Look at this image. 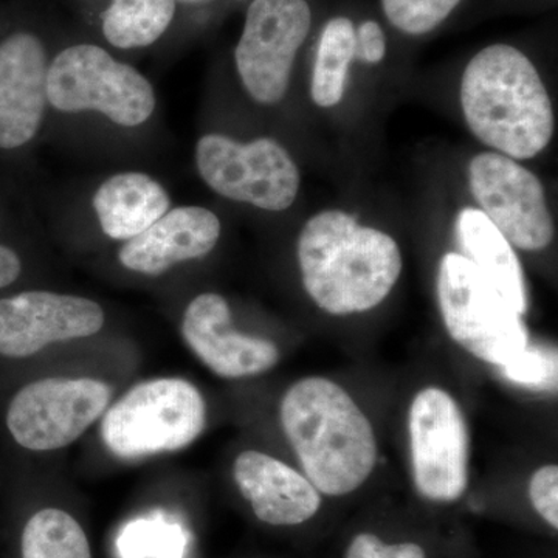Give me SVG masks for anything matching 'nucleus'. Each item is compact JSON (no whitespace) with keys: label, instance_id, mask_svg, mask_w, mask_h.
Listing matches in <instances>:
<instances>
[{"label":"nucleus","instance_id":"nucleus-22","mask_svg":"<svg viewBox=\"0 0 558 558\" xmlns=\"http://www.w3.org/2000/svg\"><path fill=\"white\" fill-rule=\"evenodd\" d=\"M186 537L182 527L165 520H135L121 531V558H182Z\"/></svg>","mask_w":558,"mask_h":558},{"label":"nucleus","instance_id":"nucleus-2","mask_svg":"<svg viewBox=\"0 0 558 558\" xmlns=\"http://www.w3.org/2000/svg\"><path fill=\"white\" fill-rule=\"evenodd\" d=\"M281 424L306 478L330 497L357 490L376 468L368 417L336 381L307 377L281 402Z\"/></svg>","mask_w":558,"mask_h":558},{"label":"nucleus","instance_id":"nucleus-18","mask_svg":"<svg viewBox=\"0 0 558 558\" xmlns=\"http://www.w3.org/2000/svg\"><path fill=\"white\" fill-rule=\"evenodd\" d=\"M457 236L465 258L498 290L517 314L527 310L523 269L510 242L481 209L464 208L457 220Z\"/></svg>","mask_w":558,"mask_h":558},{"label":"nucleus","instance_id":"nucleus-20","mask_svg":"<svg viewBox=\"0 0 558 558\" xmlns=\"http://www.w3.org/2000/svg\"><path fill=\"white\" fill-rule=\"evenodd\" d=\"M354 51L355 31L352 22L348 17L330 20L319 38L312 75V100L319 108H332L343 98Z\"/></svg>","mask_w":558,"mask_h":558},{"label":"nucleus","instance_id":"nucleus-25","mask_svg":"<svg viewBox=\"0 0 558 558\" xmlns=\"http://www.w3.org/2000/svg\"><path fill=\"white\" fill-rule=\"evenodd\" d=\"M529 498L539 515L558 529V469L545 465L538 469L529 484Z\"/></svg>","mask_w":558,"mask_h":558},{"label":"nucleus","instance_id":"nucleus-21","mask_svg":"<svg viewBox=\"0 0 558 558\" xmlns=\"http://www.w3.org/2000/svg\"><path fill=\"white\" fill-rule=\"evenodd\" d=\"M22 558H92L89 539L64 510H39L22 532Z\"/></svg>","mask_w":558,"mask_h":558},{"label":"nucleus","instance_id":"nucleus-1","mask_svg":"<svg viewBox=\"0 0 558 558\" xmlns=\"http://www.w3.org/2000/svg\"><path fill=\"white\" fill-rule=\"evenodd\" d=\"M299 260L304 289L332 315L379 306L402 271L398 242L337 209L307 220L300 234Z\"/></svg>","mask_w":558,"mask_h":558},{"label":"nucleus","instance_id":"nucleus-9","mask_svg":"<svg viewBox=\"0 0 558 558\" xmlns=\"http://www.w3.org/2000/svg\"><path fill=\"white\" fill-rule=\"evenodd\" d=\"M306 0H253L236 47V68L250 97L275 105L286 97L296 53L310 35Z\"/></svg>","mask_w":558,"mask_h":558},{"label":"nucleus","instance_id":"nucleus-5","mask_svg":"<svg viewBox=\"0 0 558 558\" xmlns=\"http://www.w3.org/2000/svg\"><path fill=\"white\" fill-rule=\"evenodd\" d=\"M438 299L451 339L483 362L505 366L529 347L521 315L461 253L440 259Z\"/></svg>","mask_w":558,"mask_h":558},{"label":"nucleus","instance_id":"nucleus-27","mask_svg":"<svg viewBox=\"0 0 558 558\" xmlns=\"http://www.w3.org/2000/svg\"><path fill=\"white\" fill-rule=\"evenodd\" d=\"M387 53V39L380 25L374 21H366L355 32L354 58L359 61L377 64Z\"/></svg>","mask_w":558,"mask_h":558},{"label":"nucleus","instance_id":"nucleus-17","mask_svg":"<svg viewBox=\"0 0 558 558\" xmlns=\"http://www.w3.org/2000/svg\"><path fill=\"white\" fill-rule=\"evenodd\" d=\"M171 199L159 182L143 172H121L102 182L94 209L112 240L130 241L170 211Z\"/></svg>","mask_w":558,"mask_h":558},{"label":"nucleus","instance_id":"nucleus-26","mask_svg":"<svg viewBox=\"0 0 558 558\" xmlns=\"http://www.w3.org/2000/svg\"><path fill=\"white\" fill-rule=\"evenodd\" d=\"M347 558H427L416 543L385 545L373 534H359L347 550Z\"/></svg>","mask_w":558,"mask_h":558},{"label":"nucleus","instance_id":"nucleus-14","mask_svg":"<svg viewBox=\"0 0 558 558\" xmlns=\"http://www.w3.org/2000/svg\"><path fill=\"white\" fill-rule=\"evenodd\" d=\"M47 78L46 49L36 36L16 33L0 44V148L35 137L49 101Z\"/></svg>","mask_w":558,"mask_h":558},{"label":"nucleus","instance_id":"nucleus-10","mask_svg":"<svg viewBox=\"0 0 558 558\" xmlns=\"http://www.w3.org/2000/svg\"><path fill=\"white\" fill-rule=\"evenodd\" d=\"M112 389L95 379L51 377L33 381L11 400L7 425L24 449L68 447L105 413Z\"/></svg>","mask_w":558,"mask_h":558},{"label":"nucleus","instance_id":"nucleus-4","mask_svg":"<svg viewBox=\"0 0 558 558\" xmlns=\"http://www.w3.org/2000/svg\"><path fill=\"white\" fill-rule=\"evenodd\" d=\"M204 398L183 379L143 381L108 410L101 438L116 457L134 459L185 449L204 432Z\"/></svg>","mask_w":558,"mask_h":558},{"label":"nucleus","instance_id":"nucleus-8","mask_svg":"<svg viewBox=\"0 0 558 558\" xmlns=\"http://www.w3.org/2000/svg\"><path fill=\"white\" fill-rule=\"evenodd\" d=\"M409 428L418 494L429 501H457L469 484V432L458 403L444 389H422L411 403Z\"/></svg>","mask_w":558,"mask_h":558},{"label":"nucleus","instance_id":"nucleus-23","mask_svg":"<svg viewBox=\"0 0 558 558\" xmlns=\"http://www.w3.org/2000/svg\"><path fill=\"white\" fill-rule=\"evenodd\" d=\"M461 0H381L389 22L409 35L435 31Z\"/></svg>","mask_w":558,"mask_h":558},{"label":"nucleus","instance_id":"nucleus-6","mask_svg":"<svg viewBox=\"0 0 558 558\" xmlns=\"http://www.w3.org/2000/svg\"><path fill=\"white\" fill-rule=\"evenodd\" d=\"M47 97L61 112L97 110L124 128L145 123L156 108L153 86L138 70L90 44L69 47L54 58Z\"/></svg>","mask_w":558,"mask_h":558},{"label":"nucleus","instance_id":"nucleus-12","mask_svg":"<svg viewBox=\"0 0 558 558\" xmlns=\"http://www.w3.org/2000/svg\"><path fill=\"white\" fill-rule=\"evenodd\" d=\"M105 325L95 301L53 292H24L0 300V354L31 357L50 343L94 336Z\"/></svg>","mask_w":558,"mask_h":558},{"label":"nucleus","instance_id":"nucleus-16","mask_svg":"<svg viewBox=\"0 0 558 558\" xmlns=\"http://www.w3.org/2000/svg\"><path fill=\"white\" fill-rule=\"evenodd\" d=\"M234 481L253 512L271 526H295L311 520L322 506L317 488L284 462L248 450L234 461Z\"/></svg>","mask_w":558,"mask_h":558},{"label":"nucleus","instance_id":"nucleus-28","mask_svg":"<svg viewBox=\"0 0 558 558\" xmlns=\"http://www.w3.org/2000/svg\"><path fill=\"white\" fill-rule=\"evenodd\" d=\"M21 259L13 250L0 245V289L16 281L21 275Z\"/></svg>","mask_w":558,"mask_h":558},{"label":"nucleus","instance_id":"nucleus-3","mask_svg":"<svg viewBox=\"0 0 558 558\" xmlns=\"http://www.w3.org/2000/svg\"><path fill=\"white\" fill-rule=\"evenodd\" d=\"M461 105L470 131L510 159H532L553 138L548 90L537 69L515 47L495 44L469 62Z\"/></svg>","mask_w":558,"mask_h":558},{"label":"nucleus","instance_id":"nucleus-15","mask_svg":"<svg viewBox=\"0 0 558 558\" xmlns=\"http://www.w3.org/2000/svg\"><path fill=\"white\" fill-rule=\"evenodd\" d=\"M219 236L220 222L215 213L202 207H179L128 241L119 259L126 269L157 277L174 264L208 255Z\"/></svg>","mask_w":558,"mask_h":558},{"label":"nucleus","instance_id":"nucleus-19","mask_svg":"<svg viewBox=\"0 0 558 558\" xmlns=\"http://www.w3.org/2000/svg\"><path fill=\"white\" fill-rule=\"evenodd\" d=\"M175 0H112L102 16V33L119 49L150 46L167 32Z\"/></svg>","mask_w":558,"mask_h":558},{"label":"nucleus","instance_id":"nucleus-11","mask_svg":"<svg viewBox=\"0 0 558 558\" xmlns=\"http://www.w3.org/2000/svg\"><path fill=\"white\" fill-rule=\"evenodd\" d=\"M469 182L481 211L510 245L537 252L553 242V218L534 172L502 154L483 153L470 161Z\"/></svg>","mask_w":558,"mask_h":558},{"label":"nucleus","instance_id":"nucleus-24","mask_svg":"<svg viewBox=\"0 0 558 558\" xmlns=\"http://www.w3.org/2000/svg\"><path fill=\"white\" fill-rule=\"evenodd\" d=\"M501 368L508 379L527 387L553 389L557 385L556 352L550 354L539 348L527 347L519 357Z\"/></svg>","mask_w":558,"mask_h":558},{"label":"nucleus","instance_id":"nucleus-7","mask_svg":"<svg viewBox=\"0 0 558 558\" xmlns=\"http://www.w3.org/2000/svg\"><path fill=\"white\" fill-rule=\"evenodd\" d=\"M196 161L209 189L230 201L284 211L299 194V167L284 146L271 138L240 143L219 134L205 135L197 142Z\"/></svg>","mask_w":558,"mask_h":558},{"label":"nucleus","instance_id":"nucleus-13","mask_svg":"<svg viewBox=\"0 0 558 558\" xmlns=\"http://www.w3.org/2000/svg\"><path fill=\"white\" fill-rule=\"evenodd\" d=\"M182 333L191 351L223 379L258 376L279 362L274 341L233 328L229 303L218 293H202L191 301L183 315Z\"/></svg>","mask_w":558,"mask_h":558}]
</instances>
